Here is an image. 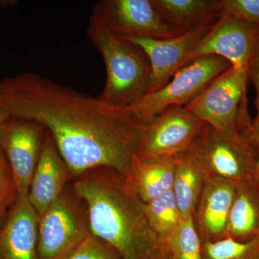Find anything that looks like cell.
Returning <instances> with one entry per match:
<instances>
[{"label": "cell", "mask_w": 259, "mask_h": 259, "mask_svg": "<svg viewBox=\"0 0 259 259\" xmlns=\"http://www.w3.org/2000/svg\"><path fill=\"white\" fill-rule=\"evenodd\" d=\"M72 187L88 209L91 233L122 259H168L167 245L153 230L146 203L128 177L108 167L76 177Z\"/></svg>", "instance_id": "7a4b0ae2"}, {"label": "cell", "mask_w": 259, "mask_h": 259, "mask_svg": "<svg viewBox=\"0 0 259 259\" xmlns=\"http://www.w3.org/2000/svg\"><path fill=\"white\" fill-rule=\"evenodd\" d=\"M202 259H258L259 239L249 242L230 238L201 243Z\"/></svg>", "instance_id": "44dd1931"}, {"label": "cell", "mask_w": 259, "mask_h": 259, "mask_svg": "<svg viewBox=\"0 0 259 259\" xmlns=\"http://www.w3.org/2000/svg\"><path fill=\"white\" fill-rule=\"evenodd\" d=\"M251 121L252 120H250L249 125H248V130H249L250 137H251L252 140H253L255 151H256V162H255L254 178L255 182H256L257 185H258L259 187V136L255 134L253 128H252Z\"/></svg>", "instance_id": "83f0119b"}, {"label": "cell", "mask_w": 259, "mask_h": 259, "mask_svg": "<svg viewBox=\"0 0 259 259\" xmlns=\"http://www.w3.org/2000/svg\"><path fill=\"white\" fill-rule=\"evenodd\" d=\"M258 51L259 25L223 14L212 30L194 47L185 66L197 58L216 56L249 75Z\"/></svg>", "instance_id": "ba28073f"}, {"label": "cell", "mask_w": 259, "mask_h": 259, "mask_svg": "<svg viewBox=\"0 0 259 259\" xmlns=\"http://www.w3.org/2000/svg\"><path fill=\"white\" fill-rule=\"evenodd\" d=\"M91 233L88 209L68 185L39 218V259H66Z\"/></svg>", "instance_id": "8992f818"}, {"label": "cell", "mask_w": 259, "mask_h": 259, "mask_svg": "<svg viewBox=\"0 0 259 259\" xmlns=\"http://www.w3.org/2000/svg\"><path fill=\"white\" fill-rule=\"evenodd\" d=\"M0 97L13 117L45 127L74 179L97 167L132 175L146 124L127 109L28 71L0 81Z\"/></svg>", "instance_id": "6da1fadb"}, {"label": "cell", "mask_w": 259, "mask_h": 259, "mask_svg": "<svg viewBox=\"0 0 259 259\" xmlns=\"http://www.w3.org/2000/svg\"><path fill=\"white\" fill-rule=\"evenodd\" d=\"M258 259H259V258H258Z\"/></svg>", "instance_id": "f546056e"}, {"label": "cell", "mask_w": 259, "mask_h": 259, "mask_svg": "<svg viewBox=\"0 0 259 259\" xmlns=\"http://www.w3.org/2000/svg\"><path fill=\"white\" fill-rule=\"evenodd\" d=\"M146 212L158 238L167 245L183 221L172 191L146 203Z\"/></svg>", "instance_id": "ffe728a7"}, {"label": "cell", "mask_w": 259, "mask_h": 259, "mask_svg": "<svg viewBox=\"0 0 259 259\" xmlns=\"http://www.w3.org/2000/svg\"><path fill=\"white\" fill-rule=\"evenodd\" d=\"M206 180L207 177L190 151L181 155L171 191L183 219L193 217Z\"/></svg>", "instance_id": "d6986e66"}, {"label": "cell", "mask_w": 259, "mask_h": 259, "mask_svg": "<svg viewBox=\"0 0 259 259\" xmlns=\"http://www.w3.org/2000/svg\"><path fill=\"white\" fill-rule=\"evenodd\" d=\"M38 226L28 196L18 195L0 229V259H39Z\"/></svg>", "instance_id": "9a60e30c"}, {"label": "cell", "mask_w": 259, "mask_h": 259, "mask_svg": "<svg viewBox=\"0 0 259 259\" xmlns=\"http://www.w3.org/2000/svg\"><path fill=\"white\" fill-rule=\"evenodd\" d=\"M90 23L120 37L146 35L168 38L183 33L164 21L153 0H103L93 10Z\"/></svg>", "instance_id": "52a82bcc"}, {"label": "cell", "mask_w": 259, "mask_h": 259, "mask_svg": "<svg viewBox=\"0 0 259 259\" xmlns=\"http://www.w3.org/2000/svg\"><path fill=\"white\" fill-rule=\"evenodd\" d=\"M249 78L254 85L256 92L255 104L257 114L254 120L251 121V126L253 131L259 136V51L250 67Z\"/></svg>", "instance_id": "484cf974"}, {"label": "cell", "mask_w": 259, "mask_h": 259, "mask_svg": "<svg viewBox=\"0 0 259 259\" xmlns=\"http://www.w3.org/2000/svg\"><path fill=\"white\" fill-rule=\"evenodd\" d=\"M88 35L106 67L105 88L97 97L119 108L134 106L148 93L151 81V65L144 50L92 23Z\"/></svg>", "instance_id": "277c9868"}, {"label": "cell", "mask_w": 259, "mask_h": 259, "mask_svg": "<svg viewBox=\"0 0 259 259\" xmlns=\"http://www.w3.org/2000/svg\"><path fill=\"white\" fill-rule=\"evenodd\" d=\"M250 120L244 102L236 126L219 130L206 124L189 151L207 178L255 182L256 151L248 130Z\"/></svg>", "instance_id": "3957f363"}, {"label": "cell", "mask_w": 259, "mask_h": 259, "mask_svg": "<svg viewBox=\"0 0 259 259\" xmlns=\"http://www.w3.org/2000/svg\"><path fill=\"white\" fill-rule=\"evenodd\" d=\"M226 238L241 242L259 239V187L256 182L236 184Z\"/></svg>", "instance_id": "2e32d148"}, {"label": "cell", "mask_w": 259, "mask_h": 259, "mask_svg": "<svg viewBox=\"0 0 259 259\" xmlns=\"http://www.w3.org/2000/svg\"><path fill=\"white\" fill-rule=\"evenodd\" d=\"M13 116L4 107L0 106V147L4 141L7 129Z\"/></svg>", "instance_id": "4316f807"}, {"label": "cell", "mask_w": 259, "mask_h": 259, "mask_svg": "<svg viewBox=\"0 0 259 259\" xmlns=\"http://www.w3.org/2000/svg\"><path fill=\"white\" fill-rule=\"evenodd\" d=\"M180 156L138 162L129 178L143 202L148 203L172 190Z\"/></svg>", "instance_id": "e0dca14e"}, {"label": "cell", "mask_w": 259, "mask_h": 259, "mask_svg": "<svg viewBox=\"0 0 259 259\" xmlns=\"http://www.w3.org/2000/svg\"><path fill=\"white\" fill-rule=\"evenodd\" d=\"M47 130L33 120L13 117L1 148L9 162L18 195L28 196L40 160Z\"/></svg>", "instance_id": "7c38bea8"}, {"label": "cell", "mask_w": 259, "mask_h": 259, "mask_svg": "<svg viewBox=\"0 0 259 259\" xmlns=\"http://www.w3.org/2000/svg\"><path fill=\"white\" fill-rule=\"evenodd\" d=\"M74 180V175L61 156L55 141L47 131L41 155L28 194L39 218L61 195L70 181Z\"/></svg>", "instance_id": "5bb4252c"}, {"label": "cell", "mask_w": 259, "mask_h": 259, "mask_svg": "<svg viewBox=\"0 0 259 259\" xmlns=\"http://www.w3.org/2000/svg\"><path fill=\"white\" fill-rule=\"evenodd\" d=\"M231 66L229 61L219 56L197 58L178 70L164 86L146 94L127 110L136 120L148 124L168 107L189 105Z\"/></svg>", "instance_id": "5b68a950"}, {"label": "cell", "mask_w": 259, "mask_h": 259, "mask_svg": "<svg viewBox=\"0 0 259 259\" xmlns=\"http://www.w3.org/2000/svg\"><path fill=\"white\" fill-rule=\"evenodd\" d=\"M168 259H202L201 241L192 217L183 219L176 233L167 243Z\"/></svg>", "instance_id": "7402d4cb"}, {"label": "cell", "mask_w": 259, "mask_h": 259, "mask_svg": "<svg viewBox=\"0 0 259 259\" xmlns=\"http://www.w3.org/2000/svg\"><path fill=\"white\" fill-rule=\"evenodd\" d=\"M66 259L122 258L113 247L91 233Z\"/></svg>", "instance_id": "cb8c5ba5"}, {"label": "cell", "mask_w": 259, "mask_h": 259, "mask_svg": "<svg viewBox=\"0 0 259 259\" xmlns=\"http://www.w3.org/2000/svg\"><path fill=\"white\" fill-rule=\"evenodd\" d=\"M236 189V184L230 181L207 178L192 217L201 243L226 238Z\"/></svg>", "instance_id": "4fadbf2b"}, {"label": "cell", "mask_w": 259, "mask_h": 259, "mask_svg": "<svg viewBox=\"0 0 259 259\" xmlns=\"http://www.w3.org/2000/svg\"><path fill=\"white\" fill-rule=\"evenodd\" d=\"M0 106H1V97H0Z\"/></svg>", "instance_id": "f1b7e54d"}, {"label": "cell", "mask_w": 259, "mask_h": 259, "mask_svg": "<svg viewBox=\"0 0 259 259\" xmlns=\"http://www.w3.org/2000/svg\"><path fill=\"white\" fill-rule=\"evenodd\" d=\"M206 123L185 106L168 107L146 124L139 160L172 157L189 151Z\"/></svg>", "instance_id": "9c48e42d"}, {"label": "cell", "mask_w": 259, "mask_h": 259, "mask_svg": "<svg viewBox=\"0 0 259 259\" xmlns=\"http://www.w3.org/2000/svg\"><path fill=\"white\" fill-rule=\"evenodd\" d=\"M222 15L259 25V0H221Z\"/></svg>", "instance_id": "d4e9b609"}, {"label": "cell", "mask_w": 259, "mask_h": 259, "mask_svg": "<svg viewBox=\"0 0 259 259\" xmlns=\"http://www.w3.org/2000/svg\"><path fill=\"white\" fill-rule=\"evenodd\" d=\"M219 18L220 17L212 19L177 36L168 38L146 35L122 37L139 46L147 56L151 68L148 93H153L164 86L178 70L185 66L190 53L212 30Z\"/></svg>", "instance_id": "30bf717a"}, {"label": "cell", "mask_w": 259, "mask_h": 259, "mask_svg": "<svg viewBox=\"0 0 259 259\" xmlns=\"http://www.w3.org/2000/svg\"><path fill=\"white\" fill-rule=\"evenodd\" d=\"M248 78L246 73L231 66L185 107L214 128L236 126L242 103L247 98Z\"/></svg>", "instance_id": "8fae6325"}, {"label": "cell", "mask_w": 259, "mask_h": 259, "mask_svg": "<svg viewBox=\"0 0 259 259\" xmlns=\"http://www.w3.org/2000/svg\"><path fill=\"white\" fill-rule=\"evenodd\" d=\"M18 197V189L9 162L0 147V229Z\"/></svg>", "instance_id": "603a6c76"}, {"label": "cell", "mask_w": 259, "mask_h": 259, "mask_svg": "<svg viewBox=\"0 0 259 259\" xmlns=\"http://www.w3.org/2000/svg\"><path fill=\"white\" fill-rule=\"evenodd\" d=\"M161 18L186 32L222 15L221 0H153Z\"/></svg>", "instance_id": "ac0fdd59"}]
</instances>
